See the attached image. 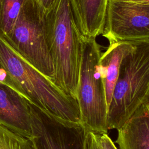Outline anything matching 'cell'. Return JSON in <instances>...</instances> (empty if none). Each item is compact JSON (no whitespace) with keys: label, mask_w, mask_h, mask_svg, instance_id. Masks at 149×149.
I'll return each mask as SVG.
<instances>
[{"label":"cell","mask_w":149,"mask_h":149,"mask_svg":"<svg viewBox=\"0 0 149 149\" xmlns=\"http://www.w3.org/2000/svg\"><path fill=\"white\" fill-rule=\"evenodd\" d=\"M0 82L48 118L80 122L76 100L20 56L0 37Z\"/></svg>","instance_id":"1"},{"label":"cell","mask_w":149,"mask_h":149,"mask_svg":"<svg viewBox=\"0 0 149 149\" xmlns=\"http://www.w3.org/2000/svg\"><path fill=\"white\" fill-rule=\"evenodd\" d=\"M45 27L47 43L54 70L53 82L75 98L82 37L74 23L69 0H55L46 10Z\"/></svg>","instance_id":"2"},{"label":"cell","mask_w":149,"mask_h":149,"mask_svg":"<svg viewBox=\"0 0 149 149\" xmlns=\"http://www.w3.org/2000/svg\"><path fill=\"white\" fill-rule=\"evenodd\" d=\"M133 43L122 61L108 115V129L123 126L149 101V39Z\"/></svg>","instance_id":"3"},{"label":"cell","mask_w":149,"mask_h":149,"mask_svg":"<svg viewBox=\"0 0 149 149\" xmlns=\"http://www.w3.org/2000/svg\"><path fill=\"white\" fill-rule=\"evenodd\" d=\"M81 37V55L75 96L80 123L88 132L107 133L108 108L100 65L102 52L95 38Z\"/></svg>","instance_id":"4"},{"label":"cell","mask_w":149,"mask_h":149,"mask_svg":"<svg viewBox=\"0 0 149 149\" xmlns=\"http://www.w3.org/2000/svg\"><path fill=\"white\" fill-rule=\"evenodd\" d=\"M45 11L38 0H24L12 31L8 36L0 37L53 81L54 70L46 39Z\"/></svg>","instance_id":"5"},{"label":"cell","mask_w":149,"mask_h":149,"mask_svg":"<svg viewBox=\"0 0 149 149\" xmlns=\"http://www.w3.org/2000/svg\"><path fill=\"white\" fill-rule=\"evenodd\" d=\"M109 43L149 39V5L108 0L102 33Z\"/></svg>","instance_id":"6"},{"label":"cell","mask_w":149,"mask_h":149,"mask_svg":"<svg viewBox=\"0 0 149 149\" xmlns=\"http://www.w3.org/2000/svg\"><path fill=\"white\" fill-rule=\"evenodd\" d=\"M31 113L40 149H87L88 132L80 122L48 118L33 105Z\"/></svg>","instance_id":"7"},{"label":"cell","mask_w":149,"mask_h":149,"mask_svg":"<svg viewBox=\"0 0 149 149\" xmlns=\"http://www.w3.org/2000/svg\"><path fill=\"white\" fill-rule=\"evenodd\" d=\"M31 107L22 95L0 82V125L27 138L36 137Z\"/></svg>","instance_id":"8"},{"label":"cell","mask_w":149,"mask_h":149,"mask_svg":"<svg viewBox=\"0 0 149 149\" xmlns=\"http://www.w3.org/2000/svg\"><path fill=\"white\" fill-rule=\"evenodd\" d=\"M108 0H69L74 23L81 36L96 38L102 34Z\"/></svg>","instance_id":"9"},{"label":"cell","mask_w":149,"mask_h":149,"mask_svg":"<svg viewBox=\"0 0 149 149\" xmlns=\"http://www.w3.org/2000/svg\"><path fill=\"white\" fill-rule=\"evenodd\" d=\"M117 131L119 149H149V101Z\"/></svg>","instance_id":"10"},{"label":"cell","mask_w":149,"mask_h":149,"mask_svg":"<svg viewBox=\"0 0 149 149\" xmlns=\"http://www.w3.org/2000/svg\"><path fill=\"white\" fill-rule=\"evenodd\" d=\"M133 47L134 45L131 42H112L109 43L106 51L102 53L100 65L104 80L108 108L112 100L122 61Z\"/></svg>","instance_id":"11"},{"label":"cell","mask_w":149,"mask_h":149,"mask_svg":"<svg viewBox=\"0 0 149 149\" xmlns=\"http://www.w3.org/2000/svg\"><path fill=\"white\" fill-rule=\"evenodd\" d=\"M24 0H0V37L8 36L17 20Z\"/></svg>","instance_id":"12"},{"label":"cell","mask_w":149,"mask_h":149,"mask_svg":"<svg viewBox=\"0 0 149 149\" xmlns=\"http://www.w3.org/2000/svg\"><path fill=\"white\" fill-rule=\"evenodd\" d=\"M36 137L27 138L0 125V149H40Z\"/></svg>","instance_id":"13"},{"label":"cell","mask_w":149,"mask_h":149,"mask_svg":"<svg viewBox=\"0 0 149 149\" xmlns=\"http://www.w3.org/2000/svg\"><path fill=\"white\" fill-rule=\"evenodd\" d=\"M98 149H119L107 133L95 134Z\"/></svg>","instance_id":"14"},{"label":"cell","mask_w":149,"mask_h":149,"mask_svg":"<svg viewBox=\"0 0 149 149\" xmlns=\"http://www.w3.org/2000/svg\"><path fill=\"white\" fill-rule=\"evenodd\" d=\"M87 149H98L95 134L91 132L87 133Z\"/></svg>","instance_id":"15"},{"label":"cell","mask_w":149,"mask_h":149,"mask_svg":"<svg viewBox=\"0 0 149 149\" xmlns=\"http://www.w3.org/2000/svg\"><path fill=\"white\" fill-rule=\"evenodd\" d=\"M42 5L44 8L46 10L49 9L50 6L54 3L55 0H38Z\"/></svg>","instance_id":"16"},{"label":"cell","mask_w":149,"mask_h":149,"mask_svg":"<svg viewBox=\"0 0 149 149\" xmlns=\"http://www.w3.org/2000/svg\"><path fill=\"white\" fill-rule=\"evenodd\" d=\"M119 1L132 2V3H135L149 5V0H119Z\"/></svg>","instance_id":"17"}]
</instances>
